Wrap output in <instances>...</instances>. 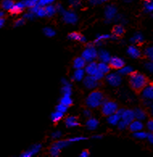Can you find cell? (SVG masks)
<instances>
[{
	"mask_svg": "<svg viewBox=\"0 0 153 157\" xmlns=\"http://www.w3.org/2000/svg\"><path fill=\"white\" fill-rule=\"evenodd\" d=\"M129 83L134 90L140 91L147 85V78L143 73L133 72L130 74Z\"/></svg>",
	"mask_w": 153,
	"mask_h": 157,
	"instance_id": "6da1fadb",
	"label": "cell"
},
{
	"mask_svg": "<svg viewBox=\"0 0 153 157\" xmlns=\"http://www.w3.org/2000/svg\"><path fill=\"white\" fill-rule=\"evenodd\" d=\"M104 102V95L99 90H95L91 92L88 95L86 103L89 108H97Z\"/></svg>",
	"mask_w": 153,
	"mask_h": 157,
	"instance_id": "7a4b0ae2",
	"label": "cell"
},
{
	"mask_svg": "<svg viewBox=\"0 0 153 157\" xmlns=\"http://www.w3.org/2000/svg\"><path fill=\"white\" fill-rule=\"evenodd\" d=\"M119 109L118 104L113 101H104L101 104V113L105 116H109L110 114H114Z\"/></svg>",
	"mask_w": 153,
	"mask_h": 157,
	"instance_id": "3957f363",
	"label": "cell"
},
{
	"mask_svg": "<svg viewBox=\"0 0 153 157\" xmlns=\"http://www.w3.org/2000/svg\"><path fill=\"white\" fill-rule=\"evenodd\" d=\"M82 56L86 60V61L90 62L93 61L98 56V51L92 43L87 44V48L82 52Z\"/></svg>",
	"mask_w": 153,
	"mask_h": 157,
	"instance_id": "277c9868",
	"label": "cell"
},
{
	"mask_svg": "<svg viewBox=\"0 0 153 157\" xmlns=\"http://www.w3.org/2000/svg\"><path fill=\"white\" fill-rule=\"evenodd\" d=\"M106 82L109 83L111 86L114 87H117L121 84L122 82V78L121 75L119 73H110L106 76Z\"/></svg>",
	"mask_w": 153,
	"mask_h": 157,
	"instance_id": "5b68a950",
	"label": "cell"
},
{
	"mask_svg": "<svg viewBox=\"0 0 153 157\" xmlns=\"http://www.w3.org/2000/svg\"><path fill=\"white\" fill-rule=\"evenodd\" d=\"M63 20L66 24H76L78 22V16L73 11H64L63 12Z\"/></svg>",
	"mask_w": 153,
	"mask_h": 157,
	"instance_id": "8992f818",
	"label": "cell"
},
{
	"mask_svg": "<svg viewBox=\"0 0 153 157\" xmlns=\"http://www.w3.org/2000/svg\"><path fill=\"white\" fill-rule=\"evenodd\" d=\"M83 83H84V86L87 89H90V90L95 89L98 86V82L94 78L93 76L90 75L86 76V78L84 77V78H83Z\"/></svg>",
	"mask_w": 153,
	"mask_h": 157,
	"instance_id": "52a82bcc",
	"label": "cell"
},
{
	"mask_svg": "<svg viewBox=\"0 0 153 157\" xmlns=\"http://www.w3.org/2000/svg\"><path fill=\"white\" fill-rule=\"evenodd\" d=\"M109 64H110V67H111L112 69H118V70L125 65L124 60L122 58H120V57H118V56H112V57H110Z\"/></svg>",
	"mask_w": 153,
	"mask_h": 157,
	"instance_id": "ba28073f",
	"label": "cell"
},
{
	"mask_svg": "<svg viewBox=\"0 0 153 157\" xmlns=\"http://www.w3.org/2000/svg\"><path fill=\"white\" fill-rule=\"evenodd\" d=\"M41 148V145L40 144H35L33 145L32 147L28 149V150L25 151L24 152L22 153L20 156L21 157H32L34 155H36V153H38L40 151Z\"/></svg>",
	"mask_w": 153,
	"mask_h": 157,
	"instance_id": "9c48e42d",
	"label": "cell"
},
{
	"mask_svg": "<svg viewBox=\"0 0 153 157\" xmlns=\"http://www.w3.org/2000/svg\"><path fill=\"white\" fill-rule=\"evenodd\" d=\"M142 96L144 99L153 101V85H147L143 89Z\"/></svg>",
	"mask_w": 153,
	"mask_h": 157,
	"instance_id": "30bf717a",
	"label": "cell"
},
{
	"mask_svg": "<svg viewBox=\"0 0 153 157\" xmlns=\"http://www.w3.org/2000/svg\"><path fill=\"white\" fill-rule=\"evenodd\" d=\"M121 119L124 121L126 123L129 125L132 121L135 119V114H134V110H125L123 114L121 115Z\"/></svg>",
	"mask_w": 153,
	"mask_h": 157,
	"instance_id": "8fae6325",
	"label": "cell"
},
{
	"mask_svg": "<svg viewBox=\"0 0 153 157\" xmlns=\"http://www.w3.org/2000/svg\"><path fill=\"white\" fill-rule=\"evenodd\" d=\"M26 7L25 4H24V2H16V3H14V5L12 6L11 9H10V12L12 15H18V14H20L22 11H24V8Z\"/></svg>",
	"mask_w": 153,
	"mask_h": 157,
	"instance_id": "7c38bea8",
	"label": "cell"
},
{
	"mask_svg": "<svg viewBox=\"0 0 153 157\" xmlns=\"http://www.w3.org/2000/svg\"><path fill=\"white\" fill-rule=\"evenodd\" d=\"M117 15V9L116 7L113 6V5H110L106 7V10H105V16H106V20H111L114 19L115 15Z\"/></svg>",
	"mask_w": 153,
	"mask_h": 157,
	"instance_id": "4fadbf2b",
	"label": "cell"
},
{
	"mask_svg": "<svg viewBox=\"0 0 153 157\" xmlns=\"http://www.w3.org/2000/svg\"><path fill=\"white\" fill-rule=\"evenodd\" d=\"M98 71V64L94 61L89 62L88 65L85 66V73H86L88 75L93 76Z\"/></svg>",
	"mask_w": 153,
	"mask_h": 157,
	"instance_id": "5bb4252c",
	"label": "cell"
},
{
	"mask_svg": "<svg viewBox=\"0 0 153 157\" xmlns=\"http://www.w3.org/2000/svg\"><path fill=\"white\" fill-rule=\"evenodd\" d=\"M128 127H129L130 131H132V132H136V131H142L143 128V124L142 121L138 120V119H136V120L134 119L132 123L128 125Z\"/></svg>",
	"mask_w": 153,
	"mask_h": 157,
	"instance_id": "9a60e30c",
	"label": "cell"
},
{
	"mask_svg": "<svg viewBox=\"0 0 153 157\" xmlns=\"http://www.w3.org/2000/svg\"><path fill=\"white\" fill-rule=\"evenodd\" d=\"M68 38L69 40H71L79 41V42H82V43H85L86 41V38L83 35H82L79 33H76V32L69 33L68 35Z\"/></svg>",
	"mask_w": 153,
	"mask_h": 157,
	"instance_id": "2e32d148",
	"label": "cell"
},
{
	"mask_svg": "<svg viewBox=\"0 0 153 157\" xmlns=\"http://www.w3.org/2000/svg\"><path fill=\"white\" fill-rule=\"evenodd\" d=\"M127 54L129 55L132 58H139L141 56V52L140 51L138 48H136V46L132 45L129 46L127 48Z\"/></svg>",
	"mask_w": 153,
	"mask_h": 157,
	"instance_id": "e0dca14e",
	"label": "cell"
},
{
	"mask_svg": "<svg viewBox=\"0 0 153 157\" xmlns=\"http://www.w3.org/2000/svg\"><path fill=\"white\" fill-rule=\"evenodd\" d=\"M98 56L99 57L100 60L101 62H105V63H109L110 59V53L104 49H100L98 52Z\"/></svg>",
	"mask_w": 153,
	"mask_h": 157,
	"instance_id": "ac0fdd59",
	"label": "cell"
},
{
	"mask_svg": "<svg viewBox=\"0 0 153 157\" xmlns=\"http://www.w3.org/2000/svg\"><path fill=\"white\" fill-rule=\"evenodd\" d=\"M86 65V61L82 56L77 57L73 60V68L74 69H83Z\"/></svg>",
	"mask_w": 153,
	"mask_h": 157,
	"instance_id": "d6986e66",
	"label": "cell"
},
{
	"mask_svg": "<svg viewBox=\"0 0 153 157\" xmlns=\"http://www.w3.org/2000/svg\"><path fill=\"white\" fill-rule=\"evenodd\" d=\"M85 77V70L83 69H77L73 73V76L72 77L73 81H78L80 82L83 80Z\"/></svg>",
	"mask_w": 153,
	"mask_h": 157,
	"instance_id": "ffe728a7",
	"label": "cell"
},
{
	"mask_svg": "<svg viewBox=\"0 0 153 157\" xmlns=\"http://www.w3.org/2000/svg\"><path fill=\"white\" fill-rule=\"evenodd\" d=\"M134 114H135V118L138 120L143 121L147 118V114L144 110L141 108H136L134 110Z\"/></svg>",
	"mask_w": 153,
	"mask_h": 157,
	"instance_id": "44dd1931",
	"label": "cell"
},
{
	"mask_svg": "<svg viewBox=\"0 0 153 157\" xmlns=\"http://www.w3.org/2000/svg\"><path fill=\"white\" fill-rule=\"evenodd\" d=\"M124 33H125V29H124L123 25H121V24L115 25V26L113 28L112 35L118 37V38L122 36Z\"/></svg>",
	"mask_w": 153,
	"mask_h": 157,
	"instance_id": "7402d4cb",
	"label": "cell"
},
{
	"mask_svg": "<svg viewBox=\"0 0 153 157\" xmlns=\"http://www.w3.org/2000/svg\"><path fill=\"white\" fill-rule=\"evenodd\" d=\"M86 127L89 130H91V131H93V130H95L98 127V125H99V122L98 119L94 118H90L88 120L86 121Z\"/></svg>",
	"mask_w": 153,
	"mask_h": 157,
	"instance_id": "603a6c76",
	"label": "cell"
},
{
	"mask_svg": "<svg viewBox=\"0 0 153 157\" xmlns=\"http://www.w3.org/2000/svg\"><path fill=\"white\" fill-rule=\"evenodd\" d=\"M65 125L67 127H74L79 126L80 123H78V118L75 116H69L65 119Z\"/></svg>",
	"mask_w": 153,
	"mask_h": 157,
	"instance_id": "cb8c5ba5",
	"label": "cell"
},
{
	"mask_svg": "<svg viewBox=\"0 0 153 157\" xmlns=\"http://www.w3.org/2000/svg\"><path fill=\"white\" fill-rule=\"evenodd\" d=\"M107 117V122L110 123V124L113 125V126H116L121 119V116L119 114H117L116 112H115L114 114H110V115H109V116Z\"/></svg>",
	"mask_w": 153,
	"mask_h": 157,
	"instance_id": "d4e9b609",
	"label": "cell"
},
{
	"mask_svg": "<svg viewBox=\"0 0 153 157\" xmlns=\"http://www.w3.org/2000/svg\"><path fill=\"white\" fill-rule=\"evenodd\" d=\"M110 65H107V63L105 62H100L99 64H98V70L102 73L103 74H106L110 72Z\"/></svg>",
	"mask_w": 153,
	"mask_h": 157,
	"instance_id": "484cf974",
	"label": "cell"
},
{
	"mask_svg": "<svg viewBox=\"0 0 153 157\" xmlns=\"http://www.w3.org/2000/svg\"><path fill=\"white\" fill-rule=\"evenodd\" d=\"M13 0H2L1 2V7L5 11H10V9L14 5Z\"/></svg>",
	"mask_w": 153,
	"mask_h": 157,
	"instance_id": "4316f807",
	"label": "cell"
},
{
	"mask_svg": "<svg viewBox=\"0 0 153 157\" xmlns=\"http://www.w3.org/2000/svg\"><path fill=\"white\" fill-rule=\"evenodd\" d=\"M143 36L140 33H137L131 38V42L133 44H140L143 41Z\"/></svg>",
	"mask_w": 153,
	"mask_h": 157,
	"instance_id": "83f0119b",
	"label": "cell"
},
{
	"mask_svg": "<svg viewBox=\"0 0 153 157\" xmlns=\"http://www.w3.org/2000/svg\"><path fill=\"white\" fill-rule=\"evenodd\" d=\"M133 69H132L131 66H124L122 67L121 69H119V72L118 73L120 74V75H130L131 73H133Z\"/></svg>",
	"mask_w": 153,
	"mask_h": 157,
	"instance_id": "f1b7e54d",
	"label": "cell"
},
{
	"mask_svg": "<svg viewBox=\"0 0 153 157\" xmlns=\"http://www.w3.org/2000/svg\"><path fill=\"white\" fill-rule=\"evenodd\" d=\"M60 103H62L63 105H66L67 107H69L73 104V100H72L71 97L69 95H63V97L60 99Z\"/></svg>",
	"mask_w": 153,
	"mask_h": 157,
	"instance_id": "f546056e",
	"label": "cell"
},
{
	"mask_svg": "<svg viewBox=\"0 0 153 157\" xmlns=\"http://www.w3.org/2000/svg\"><path fill=\"white\" fill-rule=\"evenodd\" d=\"M44 10H45L46 12V16H48V17H51L52 15H55V13L56 12V7L52 6V5H47L44 7Z\"/></svg>",
	"mask_w": 153,
	"mask_h": 157,
	"instance_id": "4dcf8cb0",
	"label": "cell"
},
{
	"mask_svg": "<svg viewBox=\"0 0 153 157\" xmlns=\"http://www.w3.org/2000/svg\"><path fill=\"white\" fill-rule=\"evenodd\" d=\"M63 115H64L63 113L56 110V112H54V113H52V114H51V120H52L53 123H57V122H59V121L63 118Z\"/></svg>",
	"mask_w": 153,
	"mask_h": 157,
	"instance_id": "1f68e13d",
	"label": "cell"
},
{
	"mask_svg": "<svg viewBox=\"0 0 153 157\" xmlns=\"http://www.w3.org/2000/svg\"><path fill=\"white\" fill-rule=\"evenodd\" d=\"M110 35L105 34V35H98L96 38V40H94L95 44H101V43L102 41H104L105 40L110 39Z\"/></svg>",
	"mask_w": 153,
	"mask_h": 157,
	"instance_id": "d6a6232c",
	"label": "cell"
},
{
	"mask_svg": "<svg viewBox=\"0 0 153 157\" xmlns=\"http://www.w3.org/2000/svg\"><path fill=\"white\" fill-rule=\"evenodd\" d=\"M144 10L147 13L153 12V1H151V0H147V1H145Z\"/></svg>",
	"mask_w": 153,
	"mask_h": 157,
	"instance_id": "836d02e7",
	"label": "cell"
},
{
	"mask_svg": "<svg viewBox=\"0 0 153 157\" xmlns=\"http://www.w3.org/2000/svg\"><path fill=\"white\" fill-rule=\"evenodd\" d=\"M147 133L144 131H139L134 132V137L138 140H144V139H147Z\"/></svg>",
	"mask_w": 153,
	"mask_h": 157,
	"instance_id": "e575fe53",
	"label": "cell"
},
{
	"mask_svg": "<svg viewBox=\"0 0 153 157\" xmlns=\"http://www.w3.org/2000/svg\"><path fill=\"white\" fill-rule=\"evenodd\" d=\"M49 153L50 155H52V156H58L60 153V148L53 144L52 146V147L50 148Z\"/></svg>",
	"mask_w": 153,
	"mask_h": 157,
	"instance_id": "d590c367",
	"label": "cell"
},
{
	"mask_svg": "<svg viewBox=\"0 0 153 157\" xmlns=\"http://www.w3.org/2000/svg\"><path fill=\"white\" fill-rule=\"evenodd\" d=\"M69 144H70V142H69V140H59V141H56V143H54L53 144L61 149L65 147L69 146Z\"/></svg>",
	"mask_w": 153,
	"mask_h": 157,
	"instance_id": "8d00e7d4",
	"label": "cell"
},
{
	"mask_svg": "<svg viewBox=\"0 0 153 157\" xmlns=\"http://www.w3.org/2000/svg\"><path fill=\"white\" fill-rule=\"evenodd\" d=\"M43 33L48 37H52L56 35V32L51 28H44L43 29Z\"/></svg>",
	"mask_w": 153,
	"mask_h": 157,
	"instance_id": "74e56055",
	"label": "cell"
},
{
	"mask_svg": "<svg viewBox=\"0 0 153 157\" xmlns=\"http://www.w3.org/2000/svg\"><path fill=\"white\" fill-rule=\"evenodd\" d=\"M61 91H62L63 95H71L72 94V88L71 85H65L63 86L62 89H61Z\"/></svg>",
	"mask_w": 153,
	"mask_h": 157,
	"instance_id": "f35d334b",
	"label": "cell"
},
{
	"mask_svg": "<svg viewBox=\"0 0 153 157\" xmlns=\"http://www.w3.org/2000/svg\"><path fill=\"white\" fill-rule=\"evenodd\" d=\"M38 1L39 0H25V1H24V2L27 7L31 8V7H34V6L38 4Z\"/></svg>",
	"mask_w": 153,
	"mask_h": 157,
	"instance_id": "ab89813d",
	"label": "cell"
},
{
	"mask_svg": "<svg viewBox=\"0 0 153 157\" xmlns=\"http://www.w3.org/2000/svg\"><path fill=\"white\" fill-rule=\"evenodd\" d=\"M145 55L150 59V60L153 61V46L147 48L145 50Z\"/></svg>",
	"mask_w": 153,
	"mask_h": 157,
	"instance_id": "60d3db41",
	"label": "cell"
},
{
	"mask_svg": "<svg viewBox=\"0 0 153 157\" xmlns=\"http://www.w3.org/2000/svg\"><path fill=\"white\" fill-rule=\"evenodd\" d=\"M67 109H68V107H67L66 105H63L62 103L58 104V105H56V110H57V111L61 112V113H63V114L67 111Z\"/></svg>",
	"mask_w": 153,
	"mask_h": 157,
	"instance_id": "b9f144b4",
	"label": "cell"
},
{
	"mask_svg": "<svg viewBox=\"0 0 153 157\" xmlns=\"http://www.w3.org/2000/svg\"><path fill=\"white\" fill-rule=\"evenodd\" d=\"M52 2H53V0H39L38 5L40 7H45L47 5L51 4Z\"/></svg>",
	"mask_w": 153,
	"mask_h": 157,
	"instance_id": "7bdbcfd3",
	"label": "cell"
},
{
	"mask_svg": "<svg viewBox=\"0 0 153 157\" xmlns=\"http://www.w3.org/2000/svg\"><path fill=\"white\" fill-rule=\"evenodd\" d=\"M36 15H38L39 17H44V16H46V12L45 10H44V7H40Z\"/></svg>",
	"mask_w": 153,
	"mask_h": 157,
	"instance_id": "ee69618b",
	"label": "cell"
},
{
	"mask_svg": "<svg viewBox=\"0 0 153 157\" xmlns=\"http://www.w3.org/2000/svg\"><path fill=\"white\" fill-rule=\"evenodd\" d=\"M25 19L24 18H22V19H18L17 20H15V24H14V26L15 27H20V26H23L25 24Z\"/></svg>",
	"mask_w": 153,
	"mask_h": 157,
	"instance_id": "f6af8a7d",
	"label": "cell"
},
{
	"mask_svg": "<svg viewBox=\"0 0 153 157\" xmlns=\"http://www.w3.org/2000/svg\"><path fill=\"white\" fill-rule=\"evenodd\" d=\"M117 126H118V128H119V130H124V129H126L127 127H128V124H127V123H126L125 122L122 120V119H120V121H119V123H118Z\"/></svg>",
	"mask_w": 153,
	"mask_h": 157,
	"instance_id": "bcb514c9",
	"label": "cell"
},
{
	"mask_svg": "<svg viewBox=\"0 0 153 157\" xmlns=\"http://www.w3.org/2000/svg\"><path fill=\"white\" fill-rule=\"evenodd\" d=\"M145 68L148 72H150L151 73H153V61L152 60H150L148 62H147L145 64Z\"/></svg>",
	"mask_w": 153,
	"mask_h": 157,
	"instance_id": "7dc6e473",
	"label": "cell"
},
{
	"mask_svg": "<svg viewBox=\"0 0 153 157\" xmlns=\"http://www.w3.org/2000/svg\"><path fill=\"white\" fill-rule=\"evenodd\" d=\"M104 75H105V74H103V73H101V72L98 70V71L94 73V75H93V77L95 78V79L97 80L98 82H99L100 80H101L102 78H103Z\"/></svg>",
	"mask_w": 153,
	"mask_h": 157,
	"instance_id": "c3c4849f",
	"label": "cell"
},
{
	"mask_svg": "<svg viewBox=\"0 0 153 157\" xmlns=\"http://www.w3.org/2000/svg\"><path fill=\"white\" fill-rule=\"evenodd\" d=\"M86 140V138L80 136V137L71 138V139H69V141L70 143H74V142H78V141H82V140Z\"/></svg>",
	"mask_w": 153,
	"mask_h": 157,
	"instance_id": "681fc988",
	"label": "cell"
},
{
	"mask_svg": "<svg viewBox=\"0 0 153 157\" xmlns=\"http://www.w3.org/2000/svg\"><path fill=\"white\" fill-rule=\"evenodd\" d=\"M147 128L150 132L153 133V119H150V120L147 123Z\"/></svg>",
	"mask_w": 153,
	"mask_h": 157,
	"instance_id": "f907efd6",
	"label": "cell"
},
{
	"mask_svg": "<svg viewBox=\"0 0 153 157\" xmlns=\"http://www.w3.org/2000/svg\"><path fill=\"white\" fill-rule=\"evenodd\" d=\"M35 17V14L32 13V12H29V13H27L24 15V18L25 20H33Z\"/></svg>",
	"mask_w": 153,
	"mask_h": 157,
	"instance_id": "816d5d0a",
	"label": "cell"
},
{
	"mask_svg": "<svg viewBox=\"0 0 153 157\" xmlns=\"http://www.w3.org/2000/svg\"><path fill=\"white\" fill-rule=\"evenodd\" d=\"M80 0H70V4L73 7H78L80 5Z\"/></svg>",
	"mask_w": 153,
	"mask_h": 157,
	"instance_id": "f5cc1de1",
	"label": "cell"
},
{
	"mask_svg": "<svg viewBox=\"0 0 153 157\" xmlns=\"http://www.w3.org/2000/svg\"><path fill=\"white\" fill-rule=\"evenodd\" d=\"M61 136V132L59 131H55L52 134V139H59V138Z\"/></svg>",
	"mask_w": 153,
	"mask_h": 157,
	"instance_id": "db71d44e",
	"label": "cell"
},
{
	"mask_svg": "<svg viewBox=\"0 0 153 157\" xmlns=\"http://www.w3.org/2000/svg\"><path fill=\"white\" fill-rule=\"evenodd\" d=\"M56 11H58V12H60V13H63L64 12V10H63V7H61V5L60 4H56Z\"/></svg>",
	"mask_w": 153,
	"mask_h": 157,
	"instance_id": "11a10c76",
	"label": "cell"
},
{
	"mask_svg": "<svg viewBox=\"0 0 153 157\" xmlns=\"http://www.w3.org/2000/svg\"><path fill=\"white\" fill-rule=\"evenodd\" d=\"M147 139L148 140V141L151 143V144H153V133H152V132H151L150 134H147Z\"/></svg>",
	"mask_w": 153,
	"mask_h": 157,
	"instance_id": "9f6ffc18",
	"label": "cell"
},
{
	"mask_svg": "<svg viewBox=\"0 0 153 157\" xmlns=\"http://www.w3.org/2000/svg\"><path fill=\"white\" fill-rule=\"evenodd\" d=\"M90 3L93 5H97L103 2V0H90Z\"/></svg>",
	"mask_w": 153,
	"mask_h": 157,
	"instance_id": "6f0895ef",
	"label": "cell"
},
{
	"mask_svg": "<svg viewBox=\"0 0 153 157\" xmlns=\"http://www.w3.org/2000/svg\"><path fill=\"white\" fill-rule=\"evenodd\" d=\"M89 155H90V151L87 150H85V151H83L82 153H81L80 156L81 157H87V156H89Z\"/></svg>",
	"mask_w": 153,
	"mask_h": 157,
	"instance_id": "680465c9",
	"label": "cell"
},
{
	"mask_svg": "<svg viewBox=\"0 0 153 157\" xmlns=\"http://www.w3.org/2000/svg\"><path fill=\"white\" fill-rule=\"evenodd\" d=\"M83 114H84V116L86 117V118H90L91 116V111L89 110H85Z\"/></svg>",
	"mask_w": 153,
	"mask_h": 157,
	"instance_id": "91938a15",
	"label": "cell"
},
{
	"mask_svg": "<svg viewBox=\"0 0 153 157\" xmlns=\"http://www.w3.org/2000/svg\"><path fill=\"white\" fill-rule=\"evenodd\" d=\"M5 19L4 18H0V28H2V27L4 26L5 24Z\"/></svg>",
	"mask_w": 153,
	"mask_h": 157,
	"instance_id": "94428289",
	"label": "cell"
},
{
	"mask_svg": "<svg viewBox=\"0 0 153 157\" xmlns=\"http://www.w3.org/2000/svg\"><path fill=\"white\" fill-rule=\"evenodd\" d=\"M124 110H125V109H123V108H121V109H118V110H117V111H116V113L118 114H119V115H122V114H123V112H124Z\"/></svg>",
	"mask_w": 153,
	"mask_h": 157,
	"instance_id": "6125c7cd",
	"label": "cell"
},
{
	"mask_svg": "<svg viewBox=\"0 0 153 157\" xmlns=\"http://www.w3.org/2000/svg\"><path fill=\"white\" fill-rule=\"evenodd\" d=\"M93 138H94V139H101L102 136L101 135H96V136H94Z\"/></svg>",
	"mask_w": 153,
	"mask_h": 157,
	"instance_id": "be15d7a7",
	"label": "cell"
},
{
	"mask_svg": "<svg viewBox=\"0 0 153 157\" xmlns=\"http://www.w3.org/2000/svg\"><path fill=\"white\" fill-rule=\"evenodd\" d=\"M4 15H5L4 12H3L2 11H0V18H3L4 17Z\"/></svg>",
	"mask_w": 153,
	"mask_h": 157,
	"instance_id": "e7e4bbea",
	"label": "cell"
},
{
	"mask_svg": "<svg viewBox=\"0 0 153 157\" xmlns=\"http://www.w3.org/2000/svg\"><path fill=\"white\" fill-rule=\"evenodd\" d=\"M150 110H151V115L153 116V104H151V105H150Z\"/></svg>",
	"mask_w": 153,
	"mask_h": 157,
	"instance_id": "03108f58",
	"label": "cell"
},
{
	"mask_svg": "<svg viewBox=\"0 0 153 157\" xmlns=\"http://www.w3.org/2000/svg\"><path fill=\"white\" fill-rule=\"evenodd\" d=\"M126 2H130V1H131V0H125Z\"/></svg>",
	"mask_w": 153,
	"mask_h": 157,
	"instance_id": "003e7915",
	"label": "cell"
}]
</instances>
